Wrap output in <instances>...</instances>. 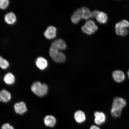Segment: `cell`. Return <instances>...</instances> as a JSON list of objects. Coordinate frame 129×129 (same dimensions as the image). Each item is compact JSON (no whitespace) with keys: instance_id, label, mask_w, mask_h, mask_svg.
<instances>
[{"instance_id":"obj_25","label":"cell","mask_w":129,"mask_h":129,"mask_svg":"<svg viewBox=\"0 0 129 129\" xmlns=\"http://www.w3.org/2000/svg\"><path fill=\"white\" fill-rule=\"evenodd\" d=\"M128 78H129V70L128 71Z\"/></svg>"},{"instance_id":"obj_24","label":"cell","mask_w":129,"mask_h":129,"mask_svg":"<svg viewBox=\"0 0 129 129\" xmlns=\"http://www.w3.org/2000/svg\"><path fill=\"white\" fill-rule=\"evenodd\" d=\"M89 129H101V128L96 125H92L90 127Z\"/></svg>"},{"instance_id":"obj_18","label":"cell","mask_w":129,"mask_h":129,"mask_svg":"<svg viewBox=\"0 0 129 129\" xmlns=\"http://www.w3.org/2000/svg\"><path fill=\"white\" fill-rule=\"evenodd\" d=\"M96 19L98 22L100 23L105 24L107 22L108 17L107 14L105 13L100 12Z\"/></svg>"},{"instance_id":"obj_7","label":"cell","mask_w":129,"mask_h":129,"mask_svg":"<svg viewBox=\"0 0 129 129\" xmlns=\"http://www.w3.org/2000/svg\"><path fill=\"white\" fill-rule=\"evenodd\" d=\"M67 45L64 41L61 39H58L55 40L51 44V48L58 50H63L67 48Z\"/></svg>"},{"instance_id":"obj_1","label":"cell","mask_w":129,"mask_h":129,"mask_svg":"<svg viewBox=\"0 0 129 129\" xmlns=\"http://www.w3.org/2000/svg\"><path fill=\"white\" fill-rule=\"evenodd\" d=\"M126 105V102L123 98L116 97L113 101L111 114L114 117H119L121 114L122 109Z\"/></svg>"},{"instance_id":"obj_23","label":"cell","mask_w":129,"mask_h":129,"mask_svg":"<svg viewBox=\"0 0 129 129\" xmlns=\"http://www.w3.org/2000/svg\"><path fill=\"white\" fill-rule=\"evenodd\" d=\"M1 129H14V128L9 124L6 123L2 125Z\"/></svg>"},{"instance_id":"obj_2","label":"cell","mask_w":129,"mask_h":129,"mask_svg":"<svg viewBox=\"0 0 129 129\" xmlns=\"http://www.w3.org/2000/svg\"><path fill=\"white\" fill-rule=\"evenodd\" d=\"M31 90L32 92L36 95L41 97L46 95L47 93L48 88L47 85L45 84L37 81L34 82L32 85Z\"/></svg>"},{"instance_id":"obj_3","label":"cell","mask_w":129,"mask_h":129,"mask_svg":"<svg viewBox=\"0 0 129 129\" xmlns=\"http://www.w3.org/2000/svg\"><path fill=\"white\" fill-rule=\"evenodd\" d=\"M129 27V22L128 21L125 20H122L116 24V33L119 36H125L128 34V30L127 28Z\"/></svg>"},{"instance_id":"obj_9","label":"cell","mask_w":129,"mask_h":129,"mask_svg":"<svg viewBox=\"0 0 129 129\" xmlns=\"http://www.w3.org/2000/svg\"><path fill=\"white\" fill-rule=\"evenodd\" d=\"M56 29L55 27L53 26L48 27L44 33V35L46 38L51 39L55 38Z\"/></svg>"},{"instance_id":"obj_5","label":"cell","mask_w":129,"mask_h":129,"mask_svg":"<svg viewBox=\"0 0 129 129\" xmlns=\"http://www.w3.org/2000/svg\"><path fill=\"white\" fill-rule=\"evenodd\" d=\"M98 27L95 22L92 20H89L85 22L81 27V30L84 33L88 35H91L98 29Z\"/></svg>"},{"instance_id":"obj_15","label":"cell","mask_w":129,"mask_h":129,"mask_svg":"<svg viewBox=\"0 0 129 129\" xmlns=\"http://www.w3.org/2000/svg\"><path fill=\"white\" fill-rule=\"evenodd\" d=\"M74 118L76 122L79 123H83L86 120L84 113L81 111H77L75 113Z\"/></svg>"},{"instance_id":"obj_12","label":"cell","mask_w":129,"mask_h":129,"mask_svg":"<svg viewBox=\"0 0 129 129\" xmlns=\"http://www.w3.org/2000/svg\"><path fill=\"white\" fill-rule=\"evenodd\" d=\"M36 64L39 69L41 70H44L47 67L48 62L44 58L40 57L36 59Z\"/></svg>"},{"instance_id":"obj_13","label":"cell","mask_w":129,"mask_h":129,"mask_svg":"<svg viewBox=\"0 0 129 129\" xmlns=\"http://www.w3.org/2000/svg\"><path fill=\"white\" fill-rule=\"evenodd\" d=\"M44 123L46 126L52 128L56 125V120L53 116L48 115L45 117L44 119Z\"/></svg>"},{"instance_id":"obj_6","label":"cell","mask_w":129,"mask_h":129,"mask_svg":"<svg viewBox=\"0 0 129 129\" xmlns=\"http://www.w3.org/2000/svg\"><path fill=\"white\" fill-rule=\"evenodd\" d=\"M95 123L98 125H101L104 123L106 121V116L104 113L96 112L94 113Z\"/></svg>"},{"instance_id":"obj_8","label":"cell","mask_w":129,"mask_h":129,"mask_svg":"<svg viewBox=\"0 0 129 129\" xmlns=\"http://www.w3.org/2000/svg\"><path fill=\"white\" fill-rule=\"evenodd\" d=\"M14 109L17 113L20 114H24L27 110L26 105L23 102L16 103L14 105Z\"/></svg>"},{"instance_id":"obj_22","label":"cell","mask_w":129,"mask_h":129,"mask_svg":"<svg viewBox=\"0 0 129 129\" xmlns=\"http://www.w3.org/2000/svg\"><path fill=\"white\" fill-rule=\"evenodd\" d=\"M99 12V11L97 10L92 11L91 13L90 17L93 18H96Z\"/></svg>"},{"instance_id":"obj_20","label":"cell","mask_w":129,"mask_h":129,"mask_svg":"<svg viewBox=\"0 0 129 129\" xmlns=\"http://www.w3.org/2000/svg\"><path fill=\"white\" fill-rule=\"evenodd\" d=\"M9 65V62L0 56V67L2 69H5L8 68Z\"/></svg>"},{"instance_id":"obj_19","label":"cell","mask_w":129,"mask_h":129,"mask_svg":"<svg viewBox=\"0 0 129 129\" xmlns=\"http://www.w3.org/2000/svg\"><path fill=\"white\" fill-rule=\"evenodd\" d=\"M83 18L86 20L90 17L91 12L89 9L85 7H82L81 9Z\"/></svg>"},{"instance_id":"obj_14","label":"cell","mask_w":129,"mask_h":129,"mask_svg":"<svg viewBox=\"0 0 129 129\" xmlns=\"http://www.w3.org/2000/svg\"><path fill=\"white\" fill-rule=\"evenodd\" d=\"M11 95L9 92L5 89L0 91V101L6 103L10 100Z\"/></svg>"},{"instance_id":"obj_21","label":"cell","mask_w":129,"mask_h":129,"mask_svg":"<svg viewBox=\"0 0 129 129\" xmlns=\"http://www.w3.org/2000/svg\"><path fill=\"white\" fill-rule=\"evenodd\" d=\"M9 4L8 0H0V9H5L8 7Z\"/></svg>"},{"instance_id":"obj_10","label":"cell","mask_w":129,"mask_h":129,"mask_svg":"<svg viewBox=\"0 0 129 129\" xmlns=\"http://www.w3.org/2000/svg\"><path fill=\"white\" fill-rule=\"evenodd\" d=\"M82 19H83V15L81 9H77L73 14L71 18L72 22L74 24L78 23Z\"/></svg>"},{"instance_id":"obj_11","label":"cell","mask_w":129,"mask_h":129,"mask_svg":"<svg viewBox=\"0 0 129 129\" xmlns=\"http://www.w3.org/2000/svg\"><path fill=\"white\" fill-rule=\"evenodd\" d=\"M112 77L116 82L120 83L124 80L125 75L123 72L120 70H116L113 73Z\"/></svg>"},{"instance_id":"obj_4","label":"cell","mask_w":129,"mask_h":129,"mask_svg":"<svg viewBox=\"0 0 129 129\" xmlns=\"http://www.w3.org/2000/svg\"><path fill=\"white\" fill-rule=\"evenodd\" d=\"M49 54L50 56L55 62L62 63L66 60L65 55L57 50L50 48Z\"/></svg>"},{"instance_id":"obj_17","label":"cell","mask_w":129,"mask_h":129,"mask_svg":"<svg viewBox=\"0 0 129 129\" xmlns=\"http://www.w3.org/2000/svg\"><path fill=\"white\" fill-rule=\"evenodd\" d=\"M4 80L5 83L6 84L8 85H12L15 82V77L11 73H8L5 75Z\"/></svg>"},{"instance_id":"obj_16","label":"cell","mask_w":129,"mask_h":129,"mask_svg":"<svg viewBox=\"0 0 129 129\" xmlns=\"http://www.w3.org/2000/svg\"><path fill=\"white\" fill-rule=\"evenodd\" d=\"M16 17L14 13L11 12L6 14L5 17V20L7 23L13 24L15 23Z\"/></svg>"}]
</instances>
